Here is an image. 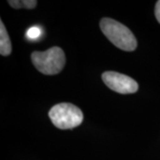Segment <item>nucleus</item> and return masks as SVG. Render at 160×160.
<instances>
[{
	"label": "nucleus",
	"instance_id": "1",
	"mask_svg": "<svg viewBox=\"0 0 160 160\" xmlns=\"http://www.w3.org/2000/svg\"><path fill=\"white\" fill-rule=\"evenodd\" d=\"M100 27L107 38L118 48L132 52L137 47V40L130 29L110 18H102Z\"/></svg>",
	"mask_w": 160,
	"mask_h": 160
},
{
	"label": "nucleus",
	"instance_id": "2",
	"mask_svg": "<svg viewBox=\"0 0 160 160\" xmlns=\"http://www.w3.org/2000/svg\"><path fill=\"white\" fill-rule=\"evenodd\" d=\"M31 61L36 69L45 75H56L65 65V54L62 49L53 46L45 52H33Z\"/></svg>",
	"mask_w": 160,
	"mask_h": 160
},
{
	"label": "nucleus",
	"instance_id": "3",
	"mask_svg": "<svg viewBox=\"0 0 160 160\" xmlns=\"http://www.w3.org/2000/svg\"><path fill=\"white\" fill-rule=\"evenodd\" d=\"M52 123L59 129H72L81 125L84 119L82 110L71 103H59L49 111Z\"/></svg>",
	"mask_w": 160,
	"mask_h": 160
},
{
	"label": "nucleus",
	"instance_id": "4",
	"mask_svg": "<svg viewBox=\"0 0 160 160\" xmlns=\"http://www.w3.org/2000/svg\"><path fill=\"white\" fill-rule=\"evenodd\" d=\"M105 85L112 91L122 94L133 93L138 91L137 82L126 75L115 71H106L102 76Z\"/></svg>",
	"mask_w": 160,
	"mask_h": 160
},
{
	"label": "nucleus",
	"instance_id": "5",
	"mask_svg": "<svg viewBox=\"0 0 160 160\" xmlns=\"http://www.w3.org/2000/svg\"><path fill=\"white\" fill-rule=\"evenodd\" d=\"M12 52V44L10 38L6 31L3 22H0V54L8 56Z\"/></svg>",
	"mask_w": 160,
	"mask_h": 160
},
{
	"label": "nucleus",
	"instance_id": "6",
	"mask_svg": "<svg viewBox=\"0 0 160 160\" xmlns=\"http://www.w3.org/2000/svg\"><path fill=\"white\" fill-rule=\"evenodd\" d=\"M8 4L15 8V9H19V8H27V9H33L36 7L38 2L36 0H22V1H18V0H9Z\"/></svg>",
	"mask_w": 160,
	"mask_h": 160
},
{
	"label": "nucleus",
	"instance_id": "7",
	"mask_svg": "<svg viewBox=\"0 0 160 160\" xmlns=\"http://www.w3.org/2000/svg\"><path fill=\"white\" fill-rule=\"evenodd\" d=\"M40 35H41V29L34 26V27H31L28 29L26 36L29 39H37L39 38Z\"/></svg>",
	"mask_w": 160,
	"mask_h": 160
},
{
	"label": "nucleus",
	"instance_id": "8",
	"mask_svg": "<svg viewBox=\"0 0 160 160\" xmlns=\"http://www.w3.org/2000/svg\"><path fill=\"white\" fill-rule=\"evenodd\" d=\"M155 15L158 22L160 23V0L157 2L156 6H155Z\"/></svg>",
	"mask_w": 160,
	"mask_h": 160
}]
</instances>
